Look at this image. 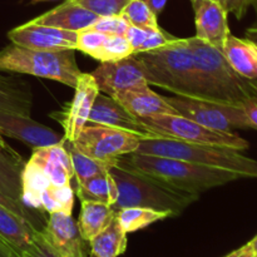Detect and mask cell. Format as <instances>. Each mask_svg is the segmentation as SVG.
<instances>
[{"label": "cell", "mask_w": 257, "mask_h": 257, "mask_svg": "<svg viewBox=\"0 0 257 257\" xmlns=\"http://www.w3.org/2000/svg\"><path fill=\"white\" fill-rule=\"evenodd\" d=\"M99 88L90 73H83L78 78L72 102L67 103L62 110L52 113V117L62 124L64 130L63 138L73 142L88 122L95 97Z\"/></svg>", "instance_id": "11"}, {"label": "cell", "mask_w": 257, "mask_h": 257, "mask_svg": "<svg viewBox=\"0 0 257 257\" xmlns=\"http://www.w3.org/2000/svg\"><path fill=\"white\" fill-rule=\"evenodd\" d=\"M113 99L140 119L160 114H178L165 97L153 92L150 85L125 90L115 95Z\"/></svg>", "instance_id": "19"}, {"label": "cell", "mask_w": 257, "mask_h": 257, "mask_svg": "<svg viewBox=\"0 0 257 257\" xmlns=\"http://www.w3.org/2000/svg\"><path fill=\"white\" fill-rule=\"evenodd\" d=\"M177 37H173V35L168 34L165 30H150L148 32L147 38L145 39V42L142 43V45L140 47V49L137 50V53H143V52H151V50L158 49V48H162L165 45L170 44L172 40H175ZM136 54V53H135Z\"/></svg>", "instance_id": "36"}, {"label": "cell", "mask_w": 257, "mask_h": 257, "mask_svg": "<svg viewBox=\"0 0 257 257\" xmlns=\"http://www.w3.org/2000/svg\"><path fill=\"white\" fill-rule=\"evenodd\" d=\"M118 188V198L113 210L124 207H147L167 211L178 216L185 208L198 200V193L172 187L150 175L119 162L109 170Z\"/></svg>", "instance_id": "2"}, {"label": "cell", "mask_w": 257, "mask_h": 257, "mask_svg": "<svg viewBox=\"0 0 257 257\" xmlns=\"http://www.w3.org/2000/svg\"><path fill=\"white\" fill-rule=\"evenodd\" d=\"M140 141L138 136L127 131L87 123L70 145L87 157L117 165L120 156L136 152Z\"/></svg>", "instance_id": "8"}, {"label": "cell", "mask_w": 257, "mask_h": 257, "mask_svg": "<svg viewBox=\"0 0 257 257\" xmlns=\"http://www.w3.org/2000/svg\"><path fill=\"white\" fill-rule=\"evenodd\" d=\"M135 55L142 63L148 85L181 97L198 98L195 62L187 38H176L165 47Z\"/></svg>", "instance_id": "4"}, {"label": "cell", "mask_w": 257, "mask_h": 257, "mask_svg": "<svg viewBox=\"0 0 257 257\" xmlns=\"http://www.w3.org/2000/svg\"><path fill=\"white\" fill-rule=\"evenodd\" d=\"M25 162L14 150L0 148V192L22 202V171Z\"/></svg>", "instance_id": "24"}, {"label": "cell", "mask_w": 257, "mask_h": 257, "mask_svg": "<svg viewBox=\"0 0 257 257\" xmlns=\"http://www.w3.org/2000/svg\"><path fill=\"white\" fill-rule=\"evenodd\" d=\"M148 32H150V30L141 29V28L132 27V25H130V27H128L124 37L127 38V40L130 42V44L132 45L133 54H135V53H137V50L140 49V47L142 45V43L145 42V39L147 38Z\"/></svg>", "instance_id": "39"}, {"label": "cell", "mask_w": 257, "mask_h": 257, "mask_svg": "<svg viewBox=\"0 0 257 257\" xmlns=\"http://www.w3.org/2000/svg\"><path fill=\"white\" fill-rule=\"evenodd\" d=\"M136 153L177 158L206 167L230 171L242 178H257V161L231 148L195 145L171 138H151L141 140Z\"/></svg>", "instance_id": "5"}, {"label": "cell", "mask_w": 257, "mask_h": 257, "mask_svg": "<svg viewBox=\"0 0 257 257\" xmlns=\"http://www.w3.org/2000/svg\"><path fill=\"white\" fill-rule=\"evenodd\" d=\"M78 198L82 201L105 203L113 206L118 198V188L109 171L77 183L75 188Z\"/></svg>", "instance_id": "25"}, {"label": "cell", "mask_w": 257, "mask_h": 257, "mask_svg": "<svg viewBox=\"0 0 257 257\" xmlns=\"http://www.w3.org/2000/svg\"><path fill=\"white\" fill-rule=\"evenodd\" d=\"M115 211L112 206L93 201H82L78 230L87 242L102 232L114 220Z\"/></svg>", "instance_id": "23"}, {"label": "cell", "mask_w": 257, "mask_h": 257, "mask_svg": "<svg viewBox=\"0 0 257 257\" xmlns=\"http://www.w3.org/2000/svg\"><path fill=\"white\" fill-rule=\"evenodd\" d=\"M29 161L37 165L57 186L70 185L72 178H74V168L63 138L57 145L34 148Z\"/></svg>", "instance_id": "17"}, {"label": "cell", "mask_w": 257, "mask_h": 257, "mask_svg": "<svg viewBox=\"0 0 257 257\" xmlns=\"http://www.w3.org/2000/svg\"><path fill=\"white\" fill-rule=\"evenodd\" d=\"M133 54V48L123 35H108L107 40L103 44L102 49L98 52L95 60L103 62H113L127 58Z\"/></svg>", "instance_id": "31"}, {"label": "cell", "mask_w": 257, "mask_h": 257, "mask_svg": "<svg viewBox=\"0 0 257 257\" xmlns=\"http://www.w3.org/2000/svg\"><path fill=\"white\" fill-rule=\"evenodd\" d=\"M20 257H58L54 252L52 251V248L48 246V243L45 242L44 238H43L42 233H38L37 238L34 240V242L32 243L29 248L25 251Z\"/></svg>", "instance_id": "37"}, {"label": "cell", "mask_w": 257, "mask_h": 257, "mask_svg": "<svg viewBox=\"0 0 257 257\" xmlns=\"http://www.w3.org/2000/svg\"><path fill=\"white\" fill-rule=\"evenodd\" d=\"M0 148H4V150H8V151H12L13 150V148L10 147V146L8 145L7 142H5L4 138H3L2 131H0Z\"/></svg>", "instance_id": "45"}, {"label": "cell", "mask_w": 257, "mask_h": 257, "mask_svg": "<svg viewBox=\"0 0 257 257\" xmlns=\"http://www.w3.org/2000/svg\"><path fill=\"white\" fill-rule=\"evenodd\" d=\"M32 3H43V2H52V0H30Z\"/></svg>", "instance_id": "47"}, {"label": "cell", "mask_w": 257, "mask_h": 257, "mask_svg": "<svg viewBox=\"0 0 257 257\" xmlns=\"http://www.w3.org/2000/svg\"><path fill=\"white\" fill-rule=\"evenodd\" d=\"M73 2L102 18L120 15L131 0H73Z\"/></svg>", "instance_id": "33"}, {"label": "cell", "mask_w": 257, "mask_h": 257, "mask_svg": "<svg viewBox=\"0 0 257 257\" xmlns=\"http://www.w3.org/2000/svg\"><path fill=\"white\" fill-rule=\"evenodd\" d=\"M128 27H130V24L120 15H115V17L99 18L92 27L87 28V29L95 30V32L103 33V34L123 35L124 37Z\"/></svg>", "instance_id": "35"}, {"label": "cell", "mask_w": 257, "mask_h": 257, "mask_svg": "<svg viewBox=\"0 0 257 257\" xmlns=\"http://www.w3.org/2000/svg\"><path fill=\"white\" fill-rule=\"evenodd\" d=\"M165 99L177 110L180 115L211 130L233 132L235 130L251 128L245 110L241 105L225 104L181 95L165 97Z\"/></svg>", "instance_id": "9"}, {"label": "cell", "mask_w": 257, "mask_h": 257, "mask_svg": "<svg viewBox=\"0 0 257 257\" xmlns=\"http://www.w3.org/2000/svg\"><path fill=\"white\" fill-rule=\"evenodd\" d=\"M99 18L100 17H98L97 14L85 9L73 0H65L63 4L34 18L30 22L34 24L47 25V27L59 28L63 30L78 33L92 27Z\"/></svg>", "instance_id": "18"}, {"label": "cell", "mask_w": 257, "mask_h": 257, "mask_svg": "<svg viewBox=\"0 0 257 257\" xmlns=\"http://www.w3.org/2000/svg\"><path fill=\"white\" fill-rule=\"evenodd\" d=\"M73 205H74V191L72 186H57L52 183L40 193L38 208L48 215L53 212L72 215Z\"/></svg>", "instance_id": "28"}, {"label": "cell", "mask_w": 257, "mask_h": 257, "mask_svg": "<svg viewBox=\"0 0 257 257\" xmlns=\"http://www.w3.org/2000/svg\"><path fill=\"white\" fill-rule=\"evenodd\" d=\"M225 257H255V255H253V251H252V248H251L250 243L247 242L245 246H242V247L232 251V252H230Z\"/></svg>", "instance_id": "42"}, {"label": "cell", "mask_w": 257, "mask_h": 257, "mask_svg": "<svg viewBox=\"0 0 257 257\" xmlns=\"http://www.w3.org/2000/svg\"><path fill=\"white\" fill-rule=\"evenodd\" d=\"M241 107L243 108L247 117L248 122H250L251 128L257 130V88L251 93L250 97L242 103Z\"/></svg>", "instance_id": "40"}, {"label": "cell", "mask_w": 257, "mask_h": 257, "mask_svg": "<svg viewBox=\"0 0 257 257\" xmlns=\"http://www.w3.org/2000/svg\"><path fill=\"white\" fill-rule=\"evenodd\" d=\"M250 246H251V248H252V251H253V255H255V257H257V235L255 236V237L252 238V240L250 241Z\"/></svg>", "instance_id": "46"}, {"label": "cell", "mask_w": 257, "mask_h": 257, "mask_svg": "<svg viewBox=\"0 0 257 257\" xmlns=\"http://www.w3.org/2000/svg\"><path fill=\"white\" fill-rule=\"evenodd\" d=\"M33 93L29 83L13 74L0 72V112L30 117Z\"/></svg>", "instance_id": "21"}, {"label": "cell", "mask_w": 257, "mask_h": 257, "mask_svg": "<svg viewBox=\"0 0 257 257\" xmlns=\"http://www.w3.org/2000/svg\"><path fill=\"white\" fill-rule=\"evenodd\" d=\"M38 231L30 222L0 206V237L22 256L37 238Z\"/></svg>", "instance_id": "22"}, {"label": "cell", "mask_w": 257, "mask_h": 257, "mask_svg": "<svg viewBox=\"0 0 257 257\" xmlns=\"http://www.w3.org/2000/svg\"><path fill=\"white\" fill-rule=\"evenodd\" d=\"M120 17L132 27L146 30L161 29L157 22L158 17L142 0H131L120 13Z\"/></svg>", "instance_id": "30"}, {"label": "cell", "mask_w": 257, "mask_h": 257, "mask_svg": "<svg viewBox=\"0 0 257 257\" xmlns=\"http://www.w3.org/2000/svg\"><path fill=\"white\" fill-rule=\"evenodd\" d=\"M252 5H253V7H255V9H256V13H257V2L252 3Z\"/></svg>", "instance_id": "48"}, {"label": "cell", "mask_w": 257, "mask_h": 257, "mask_svg": "<svg viewBox=\"0 0 257 257\" xmlns=\"http://www.w3.org/2000/svg\"><path fill=\"white\" fill-rule=\"evenodd\" d=\"M107 38L108 34H103V33L95 32L92 29L80 30L77 33V50H80L84 54L95 59L98 52L102 49Z\"/></svg>", "instance_id": "34"}, {"label": "cell", "mask_w": 257, "mask_h": 257, "mask_svg": "<svg viewBox=\"0 0 257 257\" xmlns=\"http://www.w3.org/2000/svg\"><path fill=\"white\" fill-rule=\"evenodd\" d=\"M0 131L3 136L20 141L33 150L57 145L63 138L59 133L30 117L8 112H0Z\"/></svg>", "instance_id": "15"}, {"label": "cell", "mask_w": 257, "mask_h": 257, "mask_svg": "<svg viewBox=\"0 0 257 257\" xmlns=\"http://www.w3.org/2000/svg\"><path fill=\"white\" fill-rule=\"evenodd\" d=\"M118 160L119 162L146 175L152 176L172 187L198 195L203 191L242 178L237 173L230 171L206 167L177 158L140 155L133 152L120 156Z\"/></svg>", "instance_id": "3"}, {"label": "cell", "mask_w": 257, "mask_h": 257, "mask_svg": "<svg viewBox=\"0 0 257 257\" xmlns=\"http://www.w3.org/2000/svg\"><path fill=\"white\" fill-rule=\"evenodd\" d=\"M195 12L196 37L221 50L230 34L227 13L217 0H190Z\"/></svg>", "instance_id": "16"}, {"label": "cell", "mask_w": 257, "mask_h": 257, "mask_svg": "<svg viewBox=\"0 0 257 257\" xmlns=\"http://www.w3.org/2000/svg\"><path fill=\"white\" fill-rule=\"evenodd\" d=\"M142 2L147 4L148 8L158 17L163 12L168 0H142Z\"/></svg>", "instance_id": "41"}, {"label": "cell", "mask_w": 257, "mask_h": 257, "mask_svg": "<svg viewBox=\"0 0 257 257\" xmlns=\"http://www.w3.org/2000/svg\"><path fill=\"white\" fill-rule=\"evenodd\" d=\"M187 39L195 62L198 99L242 105L257 88V80L235 72L222 52L210 43L196 35Z\"/></svg>", "instance_id": "1"}, {"label": "cell", "mask_w": 257, "mask_h": 257, "mask_svg": "<svg viewBox=\"0 0 257 257\" xmlns=\"http://www.w3.org/2000/svg\"><path fill=\"white\" fill-rule=\"evenodd\" d=\"M87 123L103 124L122 131H127V132L138 136L141 140L161 138L155 132L148 130L140 118L131 114L117 100L100 92L95 97Z\"/></svg>", "instance_id": "14"}, {"label": "cell", "mask_w": 257, "mask_h": 257, "mask_svg": "<svg viewBox=\"0 0 257 257\" xmlns=\"http://www.w3.org/2000/svg\"><path fill=\"white\" fill-rule=\"evenodd\" d=\"M90 252L98 257H118L127 250V232L117 217L100 233L89 241Z\"/></svg>", "instance_id": "26"}, {"label": "cell", "mask_w": 257, "mask_h": 257, "mask_svg": "<svg viewBox=\"0 0 257 257\" xmlns=\"http://www.w3.org/2000/svg\"><path fill=\"white\" fill-rule=\"evenodd\" d=\"M0 257H20L17 251L0 237Z\"/></svg>", "instance_id": "43"}, {"label": "cell", "mask_w": 257, "mask_h": 257, "mask_svg": "<svg viewBox=\"0 0 257 257\" xmlns=\"http://www.w3.org/2000/svg\"><path fill=\"white\" fill-rule=\"evenodd\" d=\"M40 233L58 257H88V242L80 235L72 215L49 213Z\"/></svg>", "instance_id": "12"}, {"label": "cell", "mask_w": 257, "mask_h": 257, "mask_svg": "<svg viewBox=\"0 0 257 257\" xmlns=\"http://www.w3.org/2000/svg\"><path fill=\"white\" fill-rule=\"evenodd\" d=\"M148 130L155 132L161 138L182 141L195 145L216 146L236 151L248 148V142L235 132H221L211 130L202 124L193 122L180 114H160L150 118H142Z\"/></svg>", "instance_id": "7"}, {"label": "cell", "mask_w": 257, "mask_h": 257, "mask_svg": "<svg viewBox=\"0 0 257 257\" xmlns=\"http://www.w3.org/2000/svg\"><path fill=\"white\" fill-rule=\"evenodd\" d=\"M246 38H248V39L257 44V23L246 30Z\"/></svg>", "instance_id": "44"}, {"label": "cell", "mask_w": 257, "mask_h": 257, "mask_svg": "<svg viewBox=\"0 0 257 257\" xmlns=\"http://www.w3.org/2000/svg\"><path fill=\"white\" fill-rule=\"evenodd\" d=\"M223 57L235 72L251 80H257V44L248 38L228 34L221 48Z\"/></svg>", "instance_id": "20"}, {"label": "cell", "mask_w": 257, "mask_h": 257, "mask_svg": "<svg viewBox=\"0 0 257 257\" xmlns=\"http://www.w3.org/2000/svg\"><path fill=\"white\" fill-rule=\"evenodd\" d=\"M0 206L8 208V210L17 213V215L22 216V217L25 218L28 222L32 223L38 231H42L43 228H44L45 223H47L48 217L45 216V212L29 208L23 202H20V201H17V200H13L12 197L4 195L3 192H0Z\"/></svg>", "instance_id": "32"}, {"label": "cell", "mask_w": 257, "mask_h": 257, "mask_svg": "<svg viewBox=\"0 0 257 257\" xmlns=\"http://www.w3.org/2000/svg\"><path fill=\"white\" fill-rule=\"evenodd\" d=\"M63 142H64L65 148H67L68 153H69L70 156V160H72L73 168H74V178L77 183L84 182L85 180L93 177V176L107 172V171H109L113 166H115L112 165V163L100 162V161L87 157L85 155L80 153L79 151L75 150V148L70 145V142L65 141L64 138H63Z\"/></svg>", "instance_id": "29"}, {"label": "cell", "mask_w": 257, "mask_h": 257, "mask_svg": "<svg viewBox=\"0 0 257 257\" xmlns=\"http://www.w3.org/2000/svg\"><path fill=\"white\" fill-rule=\"evenodd\" d=\"M75 50H39L10 43L0 50V72L29 74L75 88L82 74Z\"/></svg>", "instance_id": "6"}, {"label": "cell", "mask_w": 257, "mask_h": 257, "mask_svg": "<svg viewBox=\"0 0 257 257\" xmlns=\"http://www.w3.org/2000/svg\"><path fill=\"white\" fill-rule=\"evenodd\" d=\"M115 217L120 223L123 230L127 233L136 232L138 230L147 227L157 221L173 217L172 213L167 211H158L147 207H124L115 211Z\"/></svg>", "instance_id": "27"}, {"label": "cell", "mask_w": 257, "mask_h": 257, "mask_svg": "<svg viewBox=\"0 0 257 257\" xmlns=\"http://www.w3.org/2000/svg\"><path fill=\"white\" fill-rule=\"evenodd\" d=\"M88 257H98V256H95V255H93V253H92V252H90V253H89V255H88Z\"/></svg>", "instance_id": "49"}, {"label": "cell", "mask_w": 257, "mask_h": 257, "mask_svg": "<svg viewBox=\"0 0 257 257\" xmlns=\"http://www.w3.org/2000/svg\"><path fill=\"white\" fill-rule=\"evenodd\" d=\"M90 74L99 92L114 98L125 90L148 85L141 60L135 54L113 62H103Z\"/></svg>", "instance_id": "10"}, {"label": "cell", "mask_w": 257, "mask_h": 257, "mask_svg": "<svg viewBox=\"0 0 257 257\" xmlns=\"http://www.w3.org/2000/svg\"><path fill=\"white\" fill-rule=\"evenodd\" d=\"M10 43L39 50H77V32L28 22L8 32Z\"/></svg>", "instance_id": "13"}, {"label": "cell", "mask_w": 257, "mask_h": 257, "mask_svg": "<svg viewBox=\"0 0 257 257\" xmlns=\"http://www.w3.org/2000/svg\"><path fill=\"white\" fill-rule=\"evenodd\" d=\"M226 13H231L237 19H242L247 12L248 7L252 4V0H217Z\"/></svg>", "instance_id": "38"}]
</instances>
